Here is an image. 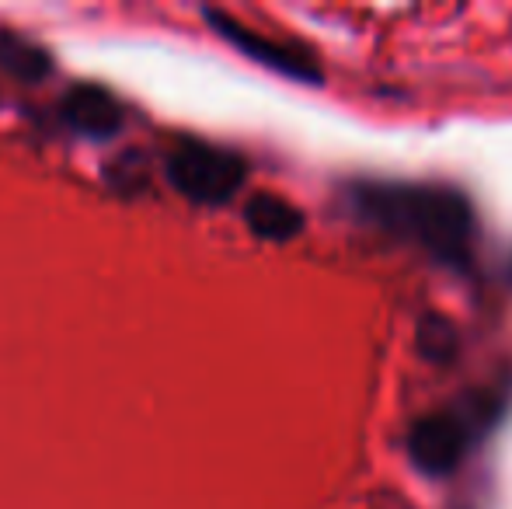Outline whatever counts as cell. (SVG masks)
<instances>
[{
    "instance_id": "1",
    "label": "cell",
    "mask_w": 512,
    "mask_h": 509,
    "mask_svg": "<svg viewBox=\"0 0 512 509\" xmlns=\"http://www.w3.org/2000/svg\"><path fill=\"white\" fill-rule=\"evenodd\" d=\"M349 220L398 245L418 248L439 269L474 276L481 252V217L474 199L453 182L394 175H349L335 185Z\"/></svg>"
},
{
    "instance_id": "2",
    "label": "cell",
    "mask_w": 512,
    "mask_h": 509,
    "mask_svg": "<svg viewBox=\"0 0 512 509\" xmlns=\"http://www.w3.org/2000/svg\"><path fill=\"white\" fill-rule=\"evenodd\" d=\"M512 412V384L471 387L450 405L418 415L408 426L405 454L425 478H453Z\"/></svg>"
},
{
    "instance_id": "3",
    "label": "cell",
    "mask_w": 512,
    "mask_h": 509,
    "mask_svg": "<svg viewBox=\"0 0 512 509\" xmlns=\"http://www.w3.org/2000/svg\"><path fill=\"white\" fill-rule=\"evenodd\" d=\"M171 185L185 199L203 206H220L234 199L248 182V161L237 150L203 140H182L168 157Z\"/></svg>"
},
{
    "instance_id": "4",
    "label": "cell",
    "mask_w": 512,
    "mask_h": 509,
    "mask_svg": "<svg viewBox=\"0 0 512 509\" xmlns=\"http://www.w3.org/2000/svg\"><path fill=\"white\" fill-rule=\"evenodd\" d=\"M206 18H209V25L216 28V35L227 39L230 46L248 56V60L262 63V67L276 70V74L290 77V81H297V84H310V88L324 84V67L314 56V49L300 46V42H290V39H272V35H265V32H255V28L241 25V21L223 11H206Z\"/></svg>"
},
{
    "instance_id": "5",
    "label": "cell",
    "mask_w": 512,
    "mask_h": 509,
    "mask_svg": "<svg viewBox=\"0 0 512 509\" xmlns=\"http://www.w3.org/2000/svg\"><path fill=\"white\" fill-rule=\"evenodd\" d=\"M63 119L84 136H112L122 126V109L98 84H74L63 95Z\"/></svg>"
},
{
    "instance_id": "6",
    "label": "cell",
    "mask_w": 512,
    "mask_h": 509,
    "mask_svg": "<svg viewBox=\"0 0 512 509\" xmlns=\"http://www.w3.org/2000/svg\"><path fill=\"white\" fill-rule=\"evenodd\" d=\"M244 224L255 238L272 241V245H286L297 234H304V210L293 206L290 199L276 196V192H258V196L248 199L244 206Z\"/></svg>"
},
{
    "instance_id": "7",
    "label": "cell",
    "mask_w": 512,
    "mask_h": 509,
    "mask_svg": "<svg viewBox=\"0 0 512 509\" xmlns=\"http://www.w3.org/2000/svg\"><path fill=\"white\" fill-rule=\"evenodd\" d=\"M460 328L453 318L439 311H425L415 325V353L432 367H450L460 356Z\"/></svg>"
},
{
    "instance_id": "8",
    "label": "cell",
    "mask_w": 512,
    "mask_h": 509,
    "mask_svg": "<svg viewBox=\"0 0 512 509\" xmlns=\"http://www.w3.org/2000/svg\"><path fill=\"white\" fill-rule=\"evenodd\" d=\"M0 63H4L11 74L25 77V81H35L49 70V60L39 46L18 39V35H0Z\"/></svg>"
},
{
    "instance_id": "9",
    "label": "cell",
    "mask_w": 512,
    "mask_h": 509,
    "mask_svg": "<svg viewBox=\"0 0 512 509\" xmlns=\"http://www.w3.org/2000/svg\"><path fill=\"white\" fill-rule=\"evenodd\" d=\"M506 276H509V283H512V255H509V272H506Z\"/></svg>"
}]
</instances>
